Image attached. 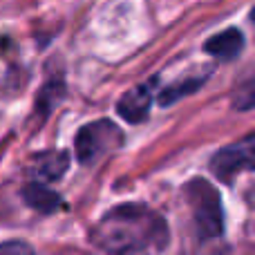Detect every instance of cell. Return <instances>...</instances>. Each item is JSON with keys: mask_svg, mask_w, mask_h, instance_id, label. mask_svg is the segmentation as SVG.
Instances as JSON below:
<instances>
[{"mask_svg": "<svg viewBox=\"0 0 255 255\" xmlns=\"http://www.w3.org/2000/svg\"><path fill=\"white\" fill-rule=\"evenodd\" d=\"M70 168V154L63 150H49L34 159V166L29 168L38 181H58Z\"/></svg>", "mask_w": 255, "mask_h": 255, "instance_id": "obj_8", "label": "cell"}, {"mask_svg": "<svg viewBox=\"0 0 255 255\" xmlns=\"http://www.w3.org/2000/svg\"><path fill=\"white\" fill-rule=\"evenodd\" d=\"M206 74H211V70H208ZM206 74H202V76H184L181 81H177V83L163 88L161 92L157 94V103L161 108H166V106H172V103H177L179 99L195 94L204 83H206V79H208Z\"/></svg>", "mask_w": 255, "mask_h": 255, "instance_id": "obj_10", "label": "cell"}, {"mask_svg": "<svg viewBox=\"0 0 255 255\" xmlns=\"http://www.w3.org/2000/svg\"><path fill=\"white\" fill-rule=\"evenodd\" d=\"M92 244L108 253H148L168 247V224L145 204H119L92 229Z\"/></svg>", "mask_w": 255, "mask_h": 255, "instance_id": "obj_1", "label": "cell"}, {"mask_svg": "<svg viewBox=\"0 0 255 255\" xmlns=\"http://www.w3.org/2000/svg\"><path fill=\"white\" fill-rule=\"evenodd\" d=\"M244 45H247V40H244L242 29L229 27V29L211 36L206 40V45H204V52L215 58H222V61H233L244 52Z\"/></svg>", "mask_w": 255, "mask_h": 255, "instance_id": "obj_7", "label": "cell"}, {"mask_svg": "<svg viewBox=\"0 0 255 255\" xmlns=\"http://www.w3.org/2000/svg\"><path fill=\"white\" fill-rule=\"evenodd\" d=\"M253 134H247L238 143H231L226 148L217 150L211 157V163H208L211 172L224 184H231L240 172H249L253 168Z\"/></svg>", "mask_w": 255, "mask_h": 255, "instance_id": "obj_4", "label": "cell"}, {"mask_svg": "<svg viewBox=\"0 0 255 255\" xmlns=\"http://www.w3.org/2000/svg\"><path fill=\"white\" fill-rule=\"evenodd\" d=\"M184 195L193 213L195 238L199 242L220 240L224 235V208H222V197L217 188L211 181L195 177L186 184Z\"/></svg>", "mask_w": 255, "mask_h": 255, "instance_id": "obj_2", "label": "cell"}, {"mask_svg": "<svg viewBox=\"0 0 255 255\" xmlns=\"http://www.w3.org/2000/svg\"><path fill=\"white\" fill-rule=\"evenodd\" d=\"M121 143H124V132L117 124H112L110 119L90 121L76 132V159L81 166H94L99 159L117 150Z\"/></svg>", "mask_w": 255, "mask_h": 255, "instance_id": "obj_3", "label": "cell"}, {"mask_svg": "<svg viewBox=\"0 0 255 255\" xmlns=\"http://www.w3.org/2000/svg\"><path fill=\"white\" fill-rule=\"evenodd\" d=\"M20 195L22 202L29 208H34L36 213H40V215H52V213L65 208L63 197L58 193H54L52 188H47L45 181H29V184L22 186Z\"/></svg>", "mask_w": 255, "mask_h": 255, "instance_id": "obj_6", "label": "cell"}, {"mask_svg": "<svg viewBox=\"0 0 255 255\" xmlns=\"http://www.w3.org/2000/svg\"><path fill=\"white\" fill-rule=\"evenodd\" d=\"M67 88L63 83V79H49L43 88L38 90V97H36V115L40 117V121H45L63 101H65Z\"/></svg>", "mask_w": 255, "mask_h": 255, "instance_id": "obj_9", "label": "cell"}, {"mask_svg": "<svg viewBox=\"0 0 255 255\" xmlns=\"http://www.w3.org/2000/svg\"><path fill=\"white\" fill-rule=\"evenodd\" d=\"M0 251L2 253H9V251H18V253H31L34 249L29 247V244H25V242H4V244H0Z\"/></svg>", "mask_w": 255, "mask_h": 255, "instance_id": "obj_11", "label": "cell"}, {"mask_svg": "<svg viewBox=\"0 0 255 255\" xmlns=\"http://www.w3.org/2000/svg\"><path fill=\"white\" fill-rule=\"evenodd\" d=\"M154 88H157V79H150L148 83L134 85L132 90H128L117 101V112H119L121 119L128 121V124H143L150 115Z\"/></svg>", "mask_w": 255, "mask_h": 255, "instance_id": "obj_5", "label": "cell"}]
</instances>
